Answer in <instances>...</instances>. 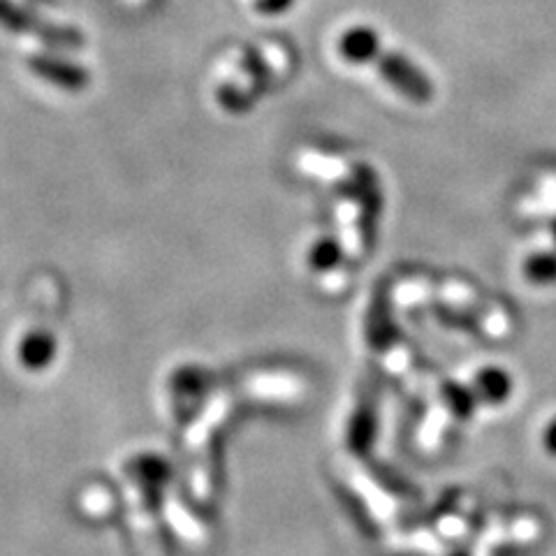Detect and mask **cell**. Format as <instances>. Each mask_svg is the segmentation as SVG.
Masks as SVG:
<instances>
[{"label": "cell", "mask_w": 556, "mask_h": 556, "mask_svg": "<svg viewBox=\"0 0 556 556\" xmlns=\"http://www.w3.org/2000/svg\"><path fill=\"white\" fill-rule=\"evenodd\" d=\"M28 67L35 77H40L49 84L59 86V89L65 91H84L86 86L91 84L89 70L81 67L79 63L65 61L59 56H49V54H38L28 59Z\"/></svg>", "instance_id": "2"}, {"label": "cell", "mask_w": 556, "mask_h": 556, "mask_svg": "<svg viewBox=\"0 0 556 556\" xmlns=\"http://www.w3.org/2000/svg\"><path fill=\"white\" fill-rule=\"evenodd\" d=\"M56 357V339L49 332H30L20 343V359L26 369H45Z\"/></svg>", "instance_id": "3"}, {"label": "cell", "mask_w": 556, "mask_h": 556, "mask_svg": "<svg viewBox=\"0 0 556 556\" xmlns=\"http://www.w3.org/2000/svg\"><path fill=\"white\" fill-rule=\"evenodd\" d=\"M547 447H549L552 452H556V422H554L552 429L547 431Z\"/></svg>", "instance_id": "5"}, {"label": "cell", "mask_w": 556, "mask_h": 556, "mask_svg": "<svg viewBox=\"0 0 556 556\" xmlns=\"http://www.w3.org/2000/svg\"><path fill=\"white\" fill-rule=\"evenodd\" d=\"M0 28L20 35H33L35 40L56 49H81L86 45L81 30L73 26L49 24L42 16L12 3V0H0Z\"/></svg>", "instance_id": "1"}, {"label": "cell", "mask_w": 556, "mask_h": 556, "mask_svg": "<svg viewBox=\"0 0 556 556\" xmlns=\"http://www.w3.org/2000/svg\"><path fill=\"white\" fill-rule=\"evenodd\" d=\"M378 38L376 33L369 28H353L343 35L341 40V51L345 54V59L364 63L371 61L378 54Z\"/></svg>", "instance_id": "4"}]
</instances>
